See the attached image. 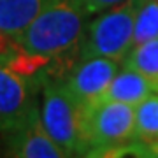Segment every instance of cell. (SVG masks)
Returning <instances> with one entry per match:
<instances>
[{"label":"cell","mask_w":158,"mask_h":158,"mask_svg":"<svg viewBox=\"0 0 158 158\" xmlns=\"http://www.w3.org/2000/svg\"><path fill=\"white\" fill-rule=\"evenodd\" d=\"M158 37V0H135L134 46Z\"/></svg>","instance_id":"7c38bea8"},{"label":"cell","mask_w":158,"mask_h":158,"mask_svg":"<svg viewBox=\"0 0 158 158\" xmlns=\"http://www.w3.org/2000/svg\"><path fill=\"white\" fill-rule=\"evenodd\" d=\"M125 67L142 74L156 91L158 88V37L134 46L125 58Z\"/></svg>","instance_id":"30bf717a"},{"label":"cell","mask_w":158,"mask_h":158,"mask_svg":"<svg viewBox=\"0 0 158 158\" xmlns=\"http://www.w3.org/2000/svg\"><path fill=\"white\" fill-rule=\"evenodd\" d=\"M121 2H125V0H79V4L85 7V11L90 16L91 14H98L102 11H107V9L118 6Z\"/></svg>","instance_id":"4fadbf2b"},{"label":"cell","mask_w":158,"mask_h":158,"mask_svg":"<svg viewBox=\"0 0 158 158\" xmlns=\"http://www.w3.org/2000/svg\"><path fill=\"white\" fill-rule=\"evenodd\" d=\"M18 49L16 42L11 39V37H7L6 34H2L0 32V55H4V53H11V51Z\"/></svg>","instance_id":"5bb4252c"},{"label":"cell","mask_w":158,"mask_h":158,"mask_svg":"<svg viewBox=\"0 0 158 158\" xmlns=\"http://www.w3.org/2000/svg\"><path fill=\"white\" fill-rule=\"evenodd\" d=\"M135 142L142 146L158 142V95L151 93L135 106Z\"/></svg>","instance_id":"8fae6325"},{"label":"cell","mask_w":158,"mask_h":158,"mask_svg":"<svg viewBox=\"0 0 158 158\" xmlns=\"http://www.w3.org/2000/svg\"><path fill=\"white\" fill-rule=\"evenodd\" d=\"M85 155L102 156L114 151H132L135 142V106L98 100L85 109Z\"/></svg>","instance_id":"7a4b0ae2"},{"label":"cell","mask_w":158,"mask_h":158,"mask_svg":"<svg viewBox=\"0 0 158 158\" xmlns=\"http://www.w3.org/2000/svg\"><path fill=\"white\" fill-rule=\"evenodd\" d=\"M7 144V153L18 158H62L65 153L48 134L40 111L35 113L28 121L14 132L4 135Z\"/></svg>","instance_id":"52a82bcc"},{"label":"cell","mask_w":158,"mask_h":158,"mask_svg":"<svg viewBox=\"0 0 158 158\" xmlns=\"http://www.w3.org/2000/svg\"><path fill=\"white\" fill-rule=\"evenodd\" d=\"M155 91L153 85L148 81L142 74L135 72L128 67H123V70H118L113 77L111 85L102 97V100L123 102L130 106L141 104L146 97H149Z\"/></svg>","instance_id":"ba28073f"},{"label":"cell","mask_w":158,"mask_h":158,"mask_svg":"<svg viewBox=\"0 0 158 158\" xmlns=\"http://www.w3.org/2000/svg\"><path fill=\"white\" fill-rule=\"evenodd\" d=\"M88 16L79 0H46L37 16L16 39L18 49L46 58L51 65L70 53L77 55Z\"/></svg>","instance_id":"6da1fadb"},{"label":"cell","mask_w":158,"mask_h":158,"mask_svg":"<svg viewBox=\"0 0 158 158\" xmlns=\"http://www.w3.org/2000/svg\"><path fill=\"white\" fill-rule=\"evenodd\" d=\"M83 118L85 107L74 98L65 81L48 74L42 83L40 119L65 156L85 155Z\"/></svg>","instance_id":"3957f363"},{"label":"cell","mask_w":158,"mask_h":158,"mask_svg":"<svg viewBox=\"0 0 158 158\" xmlns=\"http://www.w3.org/2000/svg\"><path fill=\"white\" fill-rule=\"evenodd\" d=\"M156 91H158V88H156Z\"/></svg>","instance_id":"2e32d148"},{"label":"cell","mask_w":158,"mask_h":158,"mask_svg":"<svg viewBox=\"0 0 158 158\" xmlns=\"http://www.w3.org/2000/svg\"><path fill=\"white\" fill-rule=\"evenodd\" d=\"M118 70L119 62L116 60L104 56L85 58L77 60V63L70 69V72L63 77V81L74 98L86 109L88 106L102 100Z\"/></svg>","instance_id":"8992f818"},{"label":"cell","mask_w":158,"mask_h":158,"mask_svg":"<svg viewBox=\"0 0 158 158\" xmlns=\"http://www.w3.org/2000/svg\"><path fill=\"white\" fill-rule=\"evenodd\" d=\"M46 0H0V32L14 42L42 9Z\"/></svg>","instance_id":"9c48e42d"},{"label":"cell","mask_w":158,"mask_h":158,"mask_svg":"<svg viewBox=\"0 0 158 158\" xmlns=\"http://www.w3.org/2000/svg\"><path fill=\"white\" fill-rule=\"evenodd\" d=\"M142 149H146V155L148 156H156L158 158V142L156 144H151V146H142V144H139L137 142V151H142Z\"/></svg>","instance_id":"9a60e30c"},{"label":"cell","mask_w":158,"mask_h":158,"mask_svg":"<svg viewBox=\"0 0 158 158\" xmlns=\"http://www.w3.org/2000/svg\"><path fill=\"white\" fill-rule=\"evenodd\" d=\"M16 51V49H14ZM14 51L0 55V135L19 128L40 111L37 91L44 77L23 70L14 60Z\"/></svg>","instance_id":"5b68a950"},{"label":"cell","mask_w":158,"mask_h":158,"mask_svg":"<svg viewBox=\"0 0 158 158\" xmlns=\"http://www.w3.org/2000/svg\"><path fill=\"white\" fill-rule=\"evenodd\" d=\"M134 12L135 0H125L102 11L88 23L77 49V60L104 56L125 62L134 48Z\"/></svg>","instance_id":"277c9868"}]
</instances>
